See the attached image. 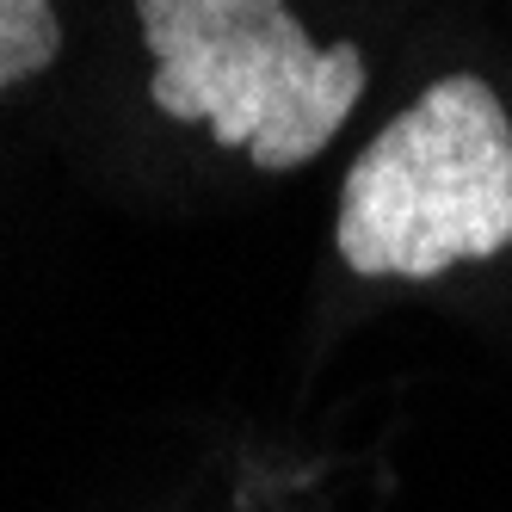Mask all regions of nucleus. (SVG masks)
<instances>
[{"label": "nucleus", "instance_id": "f257e3e1", "mask_svg": "<svg viewBox=\"0 0 512 512\" xmlns=\"http://www.w3.org/2000/svg\"><path fill=\"white\" fill-rule=\"evenodd\" d=\"M358 278H438L512 247V118L482 75L432 81L352 161L334 216Z\"/></svg>", "mask_w": 512, "mask_h": 512}, {"label": "nucleus", "instance_id": "f03ea898", "mask_svg": "<svg viewBox=\"0 0 512 512\" xmlns=\"http://www.w3.org/2000/svg\"><path fill=\"white\" fill-rule=\"evenodd\" d=\"M136 19L155 112L210 124L260 173L309 167L364 99L358 44H315L284 0H136Z\"/></svg>", "mask_w": 512, "mask_h": 512}, {"label": "nucleus", "instance_id": "7ed1b4c3", "mask_svg": "<svg viewBox=\"0 0 512 512\" xmlns=\"http://www.w3.org/2000/svg\"><path fill=\"white\" fill-rule=\"evenodd\" d=\"M62 56V25L50 0H0V93L44 75Z\"/></svg>", "mask_w": 512, "mask_h": 512}]
</instances>
